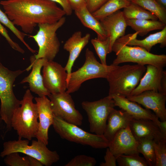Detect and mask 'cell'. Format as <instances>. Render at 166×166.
I'll return each mask as SVG.
<instances>
[{
  "instance_id": "obj_25",
  "label": "cell",
  "mask_w": 166,
  "mask_h": 166,
  "mask_svg": "<svg viewBox=\"0 0 166 166\" xmlns=\"http://www.w3.org/2000/svg\"><path fill=\"white\" fill-rule=\"evenodd\" d=\"M126 21L127 26L138 32V34L141 36L154 30H162L166 26V24L159 20L126 19Z\"/></svg>"
},
{
  "instance_id": "obj_12",
  "label": "cell",
  "mask_w": 166,
  "mask_h": 166,
  "mask_svg": "<svg viewBox=\"0 0 166 166\" xmlns=\"http://www.w3.org/2000/svg\"><path fill=\"white\" fill-rule=\"evenodd\" d=\"M42 72L44 86L50 94L66 91L67 74L65 67L53 60H47Z\"/></svg>"
},
{
  "instance_id": "obj_14",
  "label": "cell",
  "mask_w": 166,
  "mask_h": 166,
  "mask_svg": "<svg viewBox=\"0 0 166 166\" xmlns=\"http://www.w3.org/2000/svg\"><path fill=\"white\" fill-rule=\"evenodd\" d=\"M126 97L130 101L142 105L146 109L152 110L160 121L166 120V94L148 90L136 95L129 96Z\"/></svg>"
},
{
  "instance_id": "obj_4",
  "label": "cell",
  "mask_w": 166,
  "mask_h": 166,
  "mask_svg": "<svg viewBox=\"0 0 166 166\" xmlns=\"http://www.w3.org/2000/svg\"><path fill=\"white\" fill-rule=\"evenodd\" d=\"M25 70L11 71L0 62V121L5 123L8 130L12 129L11 122L13 113L21 105V101L14 93L13 84L16 78Z\"/></svg>"
},
{
  "instance_id": "obj_22",
  "label": "cell",
  "mask_w": 166,
  "mask_h": 166,
  "mask_svg": "<svg viewBox=\"0 0 166 166\" xmlns=\"http://www.w3.org/2000/svg\"><path fill=\"white\" fill-rule=\"evenodd\" d=\"M109 97L114 100L115 106H118L127 112L133 118L150 120L158 126L160 122L159 118L149 109L143 108L138 103L130 101L126 97L116 95Z\"/></svg>"
},
{
  "instance_id": "obj_29",
  "label": "cell",
  "mask_w": 166,
  "mask_h": 166,
  "mask_svg": "<svg viewBox=\"0 0 166 166\" xmlns=\"http://www.w3.org/2000/svg\"><path fill=\"white\" fill-rule=\"evenodd\" d=\"M138 152L141 153L148 166H155L156 158L154 147V141L150 139L142 138L138 140Z\"/></svg>"
},
{
  "instance_id": "obj_10",
  "label": "cell",
  "mask_w": 166,
  "mask_h": 166,
  "mask_svg": "<svg viewBox=\"0 0 166 166\" xmlns=\"http://www.w3.org/2000/svg\"><path fill=\"white\" fill-rule=\"evenodd\" d=\"M81 106L87 115L90 132L103 135L109 115L115 106L113 99L108 95L94 101H83Z\"/></svg>"
},
{
  "instance_id": "obj_27",
  "label": "cell",
  "mask_w": 166,
  "mask_h": 166,
  "mask_svg": "<svg viewBox=\"0 0 166 166\" xmlns=\"http://www.w3.org/2000/svg\"><path fill=\"white\" fill-rule=\"evenodd\" d=\"M126 19H148L158 20L156 17L139 5L131 2L122 11Z\"/></svg>"
},
{
  "instance_id": "obj_1",
  "label": "cell",
  "mask_w": 166,
  "mask_h": 166,
  "mask_svg": "<svg viewBox=\"0 0 166 166\" xmlns=\"http://www.w3.org/2000/svg\"><path fill=\"white\" fill-rule=\"evenodd\" d=\"M0 4L13 24L25 34H32L37 25L55 23L66 15L56 3L49 0H6Z\"/></svg>"
},
{
  "instance_id": "obj_39",
  "label": "cell",
  "mask_w": 166,
  "mask_h": 166,
  "mask_svg": "<svg viewBox=\"0 0 166 166\" xmlns=\"http://www.w3.org/2000/svg\"><path fill=\"white\" fill-rule=\"evenodd\" d=\"M59 4L61 7L62 9L65 12L66 15H70L72 13L73 10L70 6L67 0H49Z\"/></svg>"
},
{
  "instance_id": "obj_33",
  "label": "cell",
  "mask_w": 166,
  "mask_h": 166,
  "mask_svg": "<svg viewBox=\"0 0 166 166\" xmlns=\"http://www.w3.org/2000/svg\"><path fill=\"white\" fill-rule=\"evenodd\" d=\"M154 147L156 158L155 166H166V140L154 141Z\"/></svg>"
},
{
  "instance_id": "obj_38",
  "label": "cell",
  "mask_w": 166,
  "mask_h": 166,
  "mask_svg": "<svg viewBox=\"0 0 166 166\" xmlns=\"http://www.w3.org/2000/svg\"><path fill=\"white\" fill-rule=\"evenodd\" d=\"M108 0H88L86 7L91 13L95 11Z\"/></svg>"
},
{
  "instance_id": "obj_9",
  "label": "cell",
  "mask_w": 166,
  "mask_h": 166,
  "mask_svg": "<svg viewBox=\"0 0 166 166\" xmlns=\"http://www.w3.org/2000/svg\"><path fill=\"white\" fill-rule=\"evenodd\" d=\"M66 22L63 17L57 22L52 24L38 25L39 30L37 34L30 36L37 43L39 48L38 53L34 55L36 59L45 58L53 60L58 53L60 43L56 32Z\"/></svg>"
},
{
  "instance_id": "obj_34",
  "label": "cell",
  "mask_w": 166,
  "mask_h": 166,
  "mask_svg": "<svg viewBox=\"0 0 166 166\" xmlns=\"http://www.w3.org/2000/svg\"><path fill=\"white\" fill-rule=\"evenodd\" d=\"M4 161L8 166H30L29 156L22 157L18 152L11 153L6 156Z\"/></svg>"
},
{
  "instance_id": "obj_32",
  "label": "cell",
  "mask_w": 166,
  "mask_h": 166,
  "mask_svg": "<svg viewBox=\"0 0 166 166\" xmlns=\"http://www.w3.org/2000/svg\"><path fill=\"white\" fill-rule=\"evenodd\" d=\"M117 162L119 166H147L144 158L139 154L121 155L117 158Z\"/></svg>"
},
{
  "instance_id": "obj_5",
  "label": "cell",
  "mask_w": 166,
  "mask_h": 166,
  "mask_svg": "<svg viewBox=\"0 0 166 166\" xmlns=\"http://www.w3.org/2000/svg\"><path fill=\"white\" fill-rule=\"evenodd\" d=\"M29 141L18 138L17 140L5 142L0 156L4 157L12 153H21L37 159L45 166H50L59 160L57 152L49 150L42 142L33 140L31 144L29 145Z\"/></svg>"
},
{
  "instance_id": "obj_2",
  "label": "cell",
  "mask_w": 166,
  "mask_h": 166,
  "mask_svg": "<svg viewBox=\"0 0 166 166\" xmlns=\"http://www.w3.org/2000/svg\"><path fill=\"white\" fill-rule=\"evenodd\" d=\"M146 70L145 65L137 64L114 66L106 78L109 85L108 96H130Z\"/></svg>"
},
{
  "instance_id": "obj_41",
  "label": "cell",
  "mask_w": 166,
  "mask_h": 166,
  "mask_svg": "<svg viewBox=\"0 0 166 166\" xmlns=\"http://www.w3.org/2000/svg\"><path fill=\"white\" fill-rule=\"evenodd\" d=\"M158 127L162 137L166 140V120L160 121Z\"/></svg>"
},
{
  "instance_id": "obj_37",
  "label": "cell",
  "mask_w": 166,
  "mask_h": 166,
  "mask_svg": "<svg viewBox=\"0 0 166 166\" xmlns=\"http://www.w3.org/2000/svg\"><path fill=\"white\" fill-rule=\"evenodd\" d=\"M105 162L101 163L100 166H116L117 157L111 152L107 147L104 157Z\"/></svg>"
},
{
  "instance_id": "obj_8",
  "label": "cell",
  "mask_w": 166,
  "mask_h": 166,
  "mask_svg": "<svg viewBox=\"0 0 166 166\" xmlns=\"http://www.w3.org/2000/svg\"><path fill=\"white\" fill-rule=\"evenodd\" d=\"M52 125L56 132L63 139L95 148H104L108 147L109 141L103 135L88 132L78 126L54 116Z\"/></svg>"
},
{
  "instance_id": "obj_31",
  "label": "cell",
  "mask_w": 166,
  "mask_h": 166,
  "mask_svg": "<svg viewBox=\"0 0 166 166\" xmlns=\"http://www.w3.org/2000/svg\"><path fill=\"white\" fill-rule=\"evenodd\" d=\"M0 22L9 28L30 51L33 53L36 52V50L32 49L26 42L24 39L26 36L25 34L17 29L9 19L5 13L3 12L0 9Z\"/></svg>"
},
{
  "instance_id": "obj_6",
  "label": "cell",
  "mask_w": 166,
  "mask_h": 166,
  "mask_svg": "<svg viewBox=\"0 0 166 166\" xmlns=\"http://www.w3.org/2000/svg\"><path fill=\"white\" fill-rule=\"evenodd\" d=\"M112 51L117 56L111 64L114 66L127 62L143 65H150L163 68L166 65L165 55L154 54L140 46H132L116 41L113 46Z\"/></svg>"
},
{
  "instance_id": "obj_19",
  "label": "cell",
  "mask_w": 166,
  "mask_h": 166,
  "mask_svg": "<svg viewBox=\"0 0 166 166\" xmlns=\"http://www.w3.org/2000/svg\"><path fill=\"white\" fill-rule=\"evenodd\" d=\"M90 37L89 34L87 33L82 36L81 32L78 31L74 32L64 45V49L69 53V58L65 67L67 74V85L74 63L82 50L89 42Z\"/></svg>"
},
{
  "instance_id": "obj_18",
  "label": "cell",
  "mask_w": 166,
  "mask_h": 166,
  "mask_svg": "<svg viewBox=\"0 0 166 166\" xmlns=\"http://www.w3.org/2000/svg\"><path fill=\"white\" fill-rule=\"evenodd\" d=\"M30 65L26 70L28 71L32 68L31 71L22 81L21 83H28L30 91L39 97L48 96L50 94L44 86L41 72V69L47 59L43 58L36 59L33 55L30 57Z\"/></svg>"
},
{
  "instance_id": "obj_13",
  "label": "cell",
  "mask_w": 166,
  "mask_h": 166,
  "mask_svg": "<svg viewBox=\"0 0 166 166\" xmlns=\"http://www.w3.org/2000/svg\"><path fill=\"white\" fill-rule=\"evenodd\" d=\"M145 74L130 96L152 90L166 94V71L163 68L148 65Z\"/></svg>"
},
{
  "instance_id": "obj_40",
  "label": "cell",
  "mask_w": 166,
  "mask_h": 166,
  "mask_svg": "<svg viewBox=\"0 0 166 166\" xmlns=\"http://www.w3.org/2000/svg\"><path fill=\"white\" fill-rule=\"evenodd\" d=\"M73 10L74 11L86 6L88 0H67Z\"/></svg>"
},
{
  "instance_id": "obj_16",
  "label": "cell",
  "mask_w": 166,
  "mask_h": 166,
  "mask_svg": "<svg viewBox=\"0 0 166 166\" xmlns=\"http://www.w3.org/2000/svg\"><path fill=\"white\" fill-rule=\"evenodd\" d=\"M39 120L38 130L35 138L47 145L48 144V131L52 125L54 117L51 108L50 100L46 96L36 97Z\"/></svg>"
},
{
  "instance_id": "obj_26",
  "label": "cell",
  "mask_w": 166,
  "mask_h": 166,
  "mask_svg": "<svg viewBox=\"0 0 166 166\" xmlns=\"http://www.w3.org/2000/svg\"><path fill=\"white\" fill-rule=\"evenodd\" d=\"M128 0H108L97 10L92 14L98 20L128 6L130 3Z\"/></svg>"
},
{
  "instance_id": "obj_7",
  "label": "cell",
  "mask_w": 166,
  "mask_h": 166,
  "mask_svg": "<svg viewBox=\"0 0 166 166\" xmlns=\"http://www.w3.org/2000/svg\"><path fill=\"white\" fill-rule=\"evenodd\" d=\"M114 66L104 65L98 62L93 53L87 48L85 52V61L83 65L77 70L72 72L66 92L70 94L77 91L84 82L89 79H106Z\"/></svg>"
},
{
  "instance_id": "obj_3",
  "label": "cell",
  "mask_w": 166,
  "mask_h": 166,
  "mask_svg": "<svg viewBox=\"0 0 166 166\" xmlns=\"http://www.w3.org/2000/svg\"><path fill=\"white\" fill-rule=\"evenodd\" d=\"M27 89L21 101L20 106L14 111L11 125L15 130L18 138H24L29 140L35 137L38 125L37 104L33 102L34 97Z\"/></svg>"
},
{
  "instance_id": "obj_36",
  "label": "cell",
  "mask_w": 166,
  "mask_h": 166,
  "mask_svg": "<svg viewBox=\"0 0 166 166\" xmlns=\"http://www.w3.org/2000/svg\"><path fill=\"white\" fill-rule=\"evenodd\" d=\"M0 34L7 41L10 46L14 49L22 53L23 54L24 50L20 47L19 45L14 42L10 37L7 30L0 22Z\"/></svg>"
},
{
  "instance_id": "obj_21",
  "label": "cell",
  "mask_w": 166,
  "mask_h": 166,
  "mask_svg": "<svg viewBox=\"0 0 166 166\" xmlns=\"http://www.w3.org/2000/svg\"><path fill=\"white\" fill-rule=\"evenodd\" d=\"M129 126L132 134L137 140L148 138L157 142L165 140L162 137L158 125L151 120L133 118Z\"/></svg>"
},
{
  "instance_id": "obj_20",
  "label": "cell",
  "mask_w": 166,
  "mask_h": 166,
  "mask_svg": "<svg viewBox=\"0 0 166 166\" xmlns=\"http://www.w3.org/2000/svg\"><path fill=\"white\" fill-rule=\"evenodd\" d=\"M138 32L129 34L120 38L117 41L130 45L141 47L150 52L152 47L157 44L163 48L166 46V26L161 31L150 34L143 40L136 38Z\"/></svg>"
},
{
  "instance_id": "obj_42",
  "label": "cell",
  "mask_w": 166,
  "mask_h": 166,
  "mask_svg": "<svg viewBox=\"0 0 166 166\" xmlns=\"http://www.w3.org/2000/svg\"><path fill=\"white\" fill-rule=\"evenodd\" d=\"M29 156L30 166H42V164L37 159Z\"/></svg>"
},
{
  "instance_id": "obj_44",
  "label": "cell",
  "mask_w": 166,
  "mask_h": 166,
  "mask_svg": "<svg viewBox=\"0 0 166 166\" xmlns=\"http://www.w3.org/2000/svg\"><path fill=\"white\" fill-rule=\"evenodd\" d=\"M128 0V1H129L130 2H132L133 0Z\"/></svg>"
},
{
  "instance_id": "obj_23",
  "label": "cell",
  "mask_w": 166,
  "mask_h": 166,
  "mask_svg": "<svg viewBox=\"0 0 166 166\" xmlns=\"http://www.w3.org/2000/svg\"><path fill=\"white\" fill-rule=\"evenodd\" d=\"M133 118L125 111L122 109L117 110L114 108L108 117L103 135L110 141L117 132L129 125L130 121Z\"/></svg>"
},
{
  "instance_id": "obj_11",
  "label": "cell",
  "mask_w": 166,
  "mask_h": 166,
  "mask_svg": "<svg viewBox=\"0 0 166 166\" xmlns=\"http://www.w3.org/2000/svg\"><path fill=\"white\" fill-rule=\"evenodd\" d=\"M48 97L55 116L78 126L81 125L83 116L75 108L70 94L65 92L50 94Z\"/></svg>"
},
{
  "instance_id": "obj_28",
  "label": "cell",
  "mask_w": 166,
  "mask_h": 166,
  "mask_svg": "<svg viewBox=\"0 0 166 166\" xmlns=\"http://www.w3.org/2000/svg\"><path fill=\"white\" fill-rule=\"evenodd\" d=\"M131 2L150 12L159 21L166 24V8L156 0H133Z\"/></svg>"
},
{
  "instance_id": "obj_17",
  "label": "cell",
  "mask_w": 166,
  "mask_h": 166,
  "mask_svg": "<svg viewBox=\"0 0 166 166\" xmlns=\"http://www.w3.org/2000/svg\"><path fill=\"white\" fill-rule=\"evenodd\" d=\"M107 37L110 39V52L114 42L125 35L127 26L122 11L119 10L99 20Z\"/></svg>"
},
{
  "instance_id": "obj_24",
  "label": "cell",
  "mask_w": 166,
  "mask_h": 166,
  "mask_svg": "<svg viewBox=\"0 0 166 166\" xmlns=\"http://www.w3.org/2000/svg\"><path fill=\"white\" fill-rule=\"evenodd\" d=\"M74 12L75 15L83 25L96 33L97 38L101 40H105L107 38L106 33L99 21L94 17L86 6L75 10Z\"/></svg>"
},
{
  "instance_id": "obj_35",
  "label": "cell",
  "mask_w": 166,
  "mask_h": 166,
  "mask_svg": "<svg viewBox=\"0 0 166 166\" xmlns=\"http://www.w3.org/2000/svg\"><path fill=\"white\" fill-rule=\"evenodd\" d=\"M97 163L95 159L89 156L81 155L76 156L66 164L65 166H94Z\"/></svg>"
},
{
  "instance_id": "obj_15",
  "label": "cell",
  "mask_w": 166,
  "mask_h": 166,
  "mask_svg": "<svg viewBox=\"0 0 166 166\" xmlns=\"http://www.w3.org/2000/svg\"><path fill=\"white\" fill-rule=\"evenodd\" d=\"M138 144L128 125L117 132L109 141L108 148L117 158L122 155L139 154L137 150Z\"/></svg>"
},
{
  "instance_id": "obj_43",
  "label": "cell",
  "mask_w": 166,
  "mask_h": 166,
  "mask_svg": "<svg viewBox=\"0 0 166 166\" xmlns=\"http://www.w3.org/2000/svg\"><path fill=\"white\" fill-rule=\"evenodd\" d=\"M159 3L166 8V0H156Z\"/></svg>"
},
{
  "instance_id": "obj_30",
  "label": "cell",
  "mask_w": 166,
  "mask_h": 166,
  "mask_svg": "<svg viewBox=\"0 0 166 166\" xmlns=\"http://www.w3.org/2000/svg\"><path fill=\"white\" fill-rule=\"evenodd\" d=\"M91 42L100 58L101 63L107 65V55L110 53L109 38L107 37L105 40H101L97 38L92 39Z\"/></svg>"
}]
</instances>
